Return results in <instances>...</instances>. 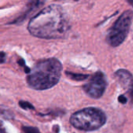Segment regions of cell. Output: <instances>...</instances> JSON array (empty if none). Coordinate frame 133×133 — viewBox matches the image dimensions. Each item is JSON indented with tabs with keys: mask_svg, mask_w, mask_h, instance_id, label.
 <instances>
[{
	"mask_svg": "<svg viewBox=\"0 0 133 133\" xmlns=\"http://www.w3.org/2000/svg\"><path fill=\"white\" fill-rule=\"evenodd\" d=\"M27 29L30 34L39 38H64L69 29V20L64 9L52 4L41 10L29 22Z\"/></svg>",
	"mask_w": 133,
	"mask_h": 133,
	"instance_id": "1",
	"label": "cell"
},
{
	"mask_svg": "<svg viewBox=\"0 0 133 133\" xmlns=\"http://www.w3.org/2000/svg\"><path fill=\"white\" fill-rule=\"evenodd\" d=\"M62 65L54 58L41 60L30 69L26 77L29 87L34 90H44L56 85L61 77Z\"/></svg>",
	"mask_w": 133,
	"mask_h": 133,
	"instance_id": "2",
	"label": "cell"
},
{
	"mask_svg": "<svg viewBox=\"0 0 133 133\" xmlns=\"http://www.w3.org/2000/svg\"><path fill=\"white\" fill-rule=\"evenodd\" d=\"M107 121L105 114L96 108H86L79 110L70 117L71 125L83 131H94L102 127Z\"/></svg>",
	"mask_w": 133,
	"mask_h": 133,
	"instance_id": "3",
	"label": "cell"
},
{
	"mask_svg": "<svg viewBox=\"0 0 133 133\" xmlns=\"http://www.w3.org/2000/svg\"><path fill=\"white\" fill-rule=\"evenodd\" d=\"M133 12L131 10L124 12L108 30L106 41L111 47H118L125 40L132 24Z\"/></svg>",
	"mask_w": 133,
	"mask_h": 133,
	"instance_id": "4",
	"label": "cell"
},
{
	"mask_svg": "<svg viewBox=\"0 0 133 133\" xmlns=\"http://www.w3.org/2000/svg\"><path fill=\"white\" fill-rule=\"evenodd\" d=\"M115 78L119 86L125 90L124 95L118 96V101L122 104H133V77L125 69H118L115 72Z\"/></svg>",
	"mask_w": 133,
	"mask_h": 133,
	"instance_id": "5",
	"label": "cell"
},
{
	"mask_svg": "<svg viewBox=\"0 0 133 133\" xmlns=\"http://www.w3.org/2000/svg\"><path fill=\"white\" fill-rule=\"evenodd\" d=\"M107 84L105 75L102 72H97L83 86V89L90 97L98 99L104 94Z\"/></svg>",
	"mask_w": 133,
	"mask_h": 133,
	"instance_id": "6",
	"label": "cell"
},
{
	"mask_svg": "<svg viewBox=\"0 0 133 133\" xmlns=\"http://www.w3.org/2000/svg\"><path fill=\"white\" fill-rule=\"evenodd\" d=\"M66 74L69 77H70L72 79H75L76 81H80V80H84L86 79H87L89 77L88 75H83V74H74V73H71V72H67Z\"/></svg>",
	"mask_w": 133,
	"mask_h": 133,
	"instance_id": "7",
	"label": "cell"
},
{
	"mask_svg": "<svg viewBox=\"0 0 133 133\" xmlns=\"http://www.w3.org/2000/svg\"><path fill=\"white\" fill-rule=\"evenodd\" d=\"M22 129L24 133H41L38 129L30 126H23Z\"/></svg>",
	"mask_w": 133,
	"mask_h": 133,
	"instance_id": "8",
	"label": "cell"
},
{
	"mask_svg": "<svg viewBox=\"0 0 133 133\" xmlns=\"http://www.w3.org/2000/svg\"><path fill=\"white\" fill-rule=\"evenodd\" d=\"M19 105H20L21 108H23V109H26V110L28 109V108H30V109H34L33 105L30 104H29V103H27V102H26V101H20V102H19Z\"/></svg>",
	"mask_w": 133,
	"mask_h": 133,
	"instance_id": "9",
	"label": "cell"
},
{
	"mask_svg": "<svg viewBox=\"0 0 133 133\" xmlns=\"http://www.w3.org/2000/svg\"><path fill=\"white\" fill-rule=\"evenodd\" d=\"M3 58H4V53H3V52H2V63H3V62H4Z\"/></svg>",
	"mask_w": 133,
	"mask_h": 133,
	"instance_id": "10",
	"label": "cell"
},
{
	"mask_svg": "<svg viewBox=\"0 0 133 133\" xmlns=\"http://www.w3.org/2000/svg\"><path fill=\"white\" fill-rule=\"evenodd\" d=\"M127 2H128V3H129L131 5H132L133 6V1H129H129H127Z\"/></svg>",
	"mask_w": 133,
	"mask_h": 133,
	"instance_id": "11",
	"label": "cell"
}]
</instances>
